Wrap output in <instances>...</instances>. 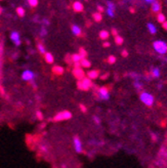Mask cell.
<instances>
[{"label": "cell", "instance_id": "cell-1", "mask_svg": "<svg viewBox=\"0 0 167 168\" xmlns=\"http://www.w3.org/2000/svg\"><path fill=\"white\" fill-rule=\"evenodd\" d=\"M139 99L144 105H146L147 107H152L154 105V96H152L150 92H147V91H142L141 94H139Z\"/></svg>", "mask_w": 167, "mask_h": 168}, {"label": "cell", "instance_id": "cell-2", "mask_svg": "<svg viewBox=\"0 0 167 168\" xmlns=\"http://www.w3.org/2000/svg\"><path fill=\"white\" fill-rule=\"evenodd\" d=\"M77 87L80 89V90H89V89L92 87V82H91V79H89L88 77H84L81 80H78L77 82Z\"/></svg>", "mask_w": 167, "mask_h": 168}, {"label": "cell", "instance_id": "cell-3", "mask_svg": "<svg viewBox=\"0 0 167 168\" xmlns=\"http://www.w3.org/2000/svg\"><path fill=\"white\" fill-rule=\"evenodd\" d=\"M72 146H73L75 153L77 154L83 153V143L78 135H74L73 136V139H72Z\"/></svg>", "mask_w": 167, "mask_h": 168}, {"label": "cell", "instance_id": "cell-4", "mask_svg": "<svg viewBox=\"0 0 167 168\" xmlns=\"http://www.w3.org/2000/svg\"><path fill=\"white\" fill-rule=\"evenodd\" d=\"M153 47L159 55H166L167 53V43L161 40H157L153 43Z\"/></svg>", "mask_w": 167, "mask_h": 168}, {"label": "cell", "instance_id": "cell-5", "mask_svg": "<svg viewBox=\"0 0 167 168\" xmlns=\"http://www.w3.org/2000/svg\"><path fill=\"white\" fill-rule=\"evenodd\" d=\"M72 118V113L70 111H61L58 114H55V116L53 117V121L55 122H61V121H67L70 120Z\"/></svg>", "mask_w": 167, "mask_h": 168}, {"label": "cell", "instance_id": "cell-6", "mask_svg": "<svg viewBox=\"0 0 167 168\" xmlns=\"http://www.w3.org/2000/svg\"><path fill=\"white\" fill-rule=\"evenodd\" d=\"M98 96L99 99L102 101H108L110 99V91L106 86H103V87H99L98 90Z\"/></svg>", "mask_w": 167, "mask_h": 168}, {"label": "cell", "instance_id": "cell-7", "mask_svg": "<svg viewBox=\"0 0 167 168\" xmlns=\"http://www.w3.org/2000/svg\"><path fill=\"white\" fill-rule=\"evenodd\" d=\"M34 78H35V74L31 71V70H25V71L22 73V79L24 81L30 82V81L34 80Z\"/></svg>", "mask_w": 167, "mask_h": 168}, {"label": "cell", "instance_id": "cell-8", "mask_svg": "<svg viewBox=\"0 0 167 168\" xmlns=\"http://www.w3.org/2000/svg\"><path fill=\"white\" fill-rule=\"evenodd\" d=\"M73 75H74V77L76 78V79H78V80H81V79H83V78L85 77V73L82 70L81 67H80V68H74Z\"/></svg>", "mask_w": 167, "mask_h": 168}, {"label": "cell", "instance_id": "cell-9", "mask_svg": "<svg viewBox=\"0 0 167 168\" xmlns=\"http://www.w3.org/2000/svg\"><path fill=\"white\" fill-rule=\"evenodd\" d=\"M10 39H12V41H13L15 45H20L21 44V39H20V34L18 33V32H12V34H10Z\"/></svg>", "mask_w": 167, "mask_h": 168}, {"label": "cell", "instance_id": "cell-10", "mask_svg": "<svg viewBox=\"0 0 167 168\" xmlns=\"http://www.w3.org/2000/svg\"><path fill=\"white\" fill-rule=\"evenodd\" d=\"M151 8H152L153 12L159 13L160 12V9H161V3L159 1H157V0H155L154 2H152V6H151Z\"/></svg>", "mask_w": 167, "mask_h": 168}, {"label": "cell", "instance_id": "cell-11", "mask_svg": "<svg viewBox=\"0 0 167 168\" xmlns=\"http://www.w3.org/2000/svg\"><path fill=\"white\" fill-rule=\"evenodd\" d=\"M86 75H87V77L89 78V79L94 80L99 77V72L98 71V70H90V71H88L87 73H86Z\"/></svg>", "mask_w": 167, "mask_h": 168}, {"label": "cell", "instance_id": "cell-12", "mask_svg": "<svg viewBox=\"0 0 167 168\" xmlns=\"http://www.w3.org/2000/svg\"><path fill=\"white\" fill-rule=\"evenodd\" d=\"M72 7H73L74 12H81L83 8H84V7H83V4L80 1H75L73 5H72Z\"/></svg>", "mask_w": 167, "mask_h": 168}, {"label": "cell", "instance_id": "cell-13", "mask_svg": "<svg viewBox=\"0 0 167 168\" xmlns=\"http://www.w3.org/2000/svg\"><path fill=\"white\" fill-rule=\"evenodd\" d=\"M52 73L55 75H63L64 73V68L61 67V66H55L52 68Z\"/></svg>", "mask_w": 167, "mask_h": 168}, {"label": "cell", "instance_id": "cell-14", "mask_svg": "<svg viewBox=\"0 0 167 168\" xmlns=\"http://www.w3.org/2000/svg\"><path fill=\"white\" fill-rule=\"evenodd\" d=\"M160 74H161V72H160V69L159 68H152V70H151V76L152 77H154V78H159L160 77Z\"/></svg>", "mask_w": 167, "mask_h": 168}, {"label": "cell", "instance_id": "cell-15", "mask_svg": "<svg viewBox=\"0 0 167 168\" xmlns=\"http://www.w3.org/2000/svg\"><path fill=\"white\" fill-rule=\"evenodd\" d=\"M44 59H45V62H46L47 64H52L53 61H55L53 55L50 52H45L44 53Z\"/></svg>", "mask_w": 167, "mask_h": 168}, {"label": "cell", "instance_id": "cell-16", "mask_svg": "<svg viewBox=\"0 0 167 168\" xmlns=\"http://www.w3.org/2000/svg\"><path fill=\"white\" fill-rule=\"evenodd\" d=\"M39 148H40V151H41L42 153H44V154L48 153V152H49V150H50V147H49V146H48L47 143H40Z\"/></svg>", "mask_w": 167, "mask_h": 168}, {"label": "cell", "instance_id": "cell-17", "mask_svg": "<svg viewBox=\"0 0 167 168\" xmlns=\"http://www.w3.org/2000/svg\"><path fill=\"white\" fill-rule=\"evenodd\" d=\"M80 66H81L82 68H90L91 67V63L86 58L85 59H81V61H80Z\"/></svg>", "mask_w": 167, "mask_h": 168}, {"label": "cell", "instance_id": "cell-18", "mask_svg": "<svg viewBox=\"0 0 167 168\" xmlns=\"http://www.w3.org/2000/svg\"><path fill=\"white\" fill-rule=\"evenodd\" d=\"M72 33H73L75 36H80V35H81V29H80L77 25H73L72 26Z\"/></svg>", "mask_w": 167, "mask_h": 168}, {"label": "cell", "instance_id": "cell-19", "mask_svg": "<svg viewBox=\"0 0 167 168\" xmlns=\"http://www.w3.org/2000/svg\"><path fill=\"white\" fill-rule=\"evenodd\" d=\"M92 18L94 22H98V23H99L102 20H103V15H102V12H94L92 15Z\"/></svg>", "mask_w": 167, "mask_h": 168}, {"label": "cell", "instance_id": "cell-20", "mask_svg": "<svg viewBox=\"0 0 167 168\" xmlns=\"http://www.w3.org/2000/svg\"><path fill=\"white\" fill-rule=\"evenodd\" d=\"M109 37H110V33L108 31L103 30V31L99 32V38H101L102 40H107Z\"/></svg>", "mask_w": 167, "mask_h": 168}, {"label": "cell", "instance_id": "cell-21", "mask_svg": "<svg viewBox=\"0 0 167 168\" xmlns=\"http://www.w3.org/2000/svg\"><path fill=\"white\" fill-rule=\"evenodd\" d=\"M71 61L73 62V63H80L81 56H80L79 53H74V55H71Z\"/></svg>", "mask_w": 167, "mask_h": 168}, {"label": "cell", "instance_id": "cell-22", "mask_svg": "<svg viewBox=\"0 0 167 168\" xmlns=\"http://www.w3.org/2000/svg\"><path fill=\"white\" fill-rule=\"evenodd\" d=\"M147 27H148V30H149V32L151 34H156V33H157V29H156V27L153 25L152 23L148 24Z\"/></svg>", "mask_w": 167, "mask_h": 168}, {"label": "cell", "instance_id": "cell-23", "mask_svg": "<svg viewBox=\"0 0 167 168\" xmlns=\"http://www.w3.org/2000/svg\"><path fill=\"white\" fill-rule=\"evenodd\" d=\"M133 85H134V87H135V89H137V90H142V86H144V85H142V83L139 79L134 81Z\"/></svg>", "mask_w": 167, "mask_h": 168}, {"label": "cell", "instance_id": "cell-24", "mask_svg": "<svg viewBox=\"0 0 167 168\" xmlns=\"http://www.w3.org/2000/svg\"><path fill=\"white\" fill-rule=\"evenodd\" d=\"M25 13H26V12H25V9H24L23 7H18L17 8V15L20 18H23L24 15H25Z\"/></svg>", "mask_w": 167, "mask_h": 168}, {"label": "cell", "instance_id": "cell-25", "mask_svg": "<svg viewBox=\"0 0 167 168\" xmlns=\"http://www.w3.org/2000/svg\"><path fill=\"white\" fill-rule=\"evenodd\" d=\"M157 21L159 22V23L163 24L164 22H165V15H164L163 13L159 12V13H158V15H157Z\"/></svg>", "mask_w": 167, "mask_h": 168}, {"label": "cell", "instance_id": "cell-26", "mask_svg": "<svg viewBox=\"0 0 167 168\" xmlns=\"http://www.w3.org/2000/svg\"><path fill=\"white\" fill-rule=\"evenodd\" d=\"M92 121H93V123L95 124V125H101V123H102L101 118H99V116H96V115L92 116Z\"/></svg>", "mask_w": 167, "mask_h": 168}, {"label": "cell", "instance_id": "cell-27", "mask_svg": "<svg viewBox=\"0 0 167 168\" xmlns=\"http://www.w3.org/2000/svg\"><path fill=\"white\" fill-rule=\"evenodd\" d=\"M123 38L119 36V35H117V36H115V42H116V44L117 45H121V44H123Z\"/></svg>", "mask_w": 167, "mask_h": 168}, {"label": "cell", "instance_id": "cell-28", "mask_svg": "<svg viewBox=\"0 0 167 168\" xmlns=\"http://www.w3.org/2000/svg\"><path fill=\"white\" fill-rule=\"evenodd\" d=\"M37 48H38V50H39V52L40 53H42V55H44L46 51H45V47H44V45L41 44V43H38V45H37Z\"/></svg>", "mask_w": 167, "mask_h": 168}, {"label": "cell", "instance_id": "cell-29", "mask_svg": "<svg viewBox=\"0 0 167 168\" xmlns=\"http://www.w3.org/2000/svg\"><path fill=\"white\" fill-rule=\"evenodd\" d=\"M88 143H89V146H101L102 145V143L96 139H89L88 140Z\"/></svg>", "mask_w": 167, "mask_h": 168}, {"label": "cell", "instance_id": "cell-30", "mask_svg": "<svg viewBox=\"0 0 167 168\" xmlns=\"http://www.w3.org/2000/svg\"><path fill=\"white\" fill-rule=\"evenodd\" d=\"M79 55L80 56H81V59H85L86 56H87V52H86V50L84 49V48H80L79 49Z\"/></svg>", "mask_w": 167, "mask_h": 168}, {"label": "cell", "instance_id": "cell-31", "mask_svg": "<svg viewBox=\"0 0 167 168\" xmlns=\"http://www.w3.org/2000/svg\"><path fill=\"white\" fill-rule=\"evenodd\" d=\"M28 4L31 7H36L38 5V0H28Z\"/></svg>", "mask_w": 167, "mask_h": 168}, {"label": "cell", "instance_id": "cell-32", "mask_svg": "<svg viewBox=\"0 0 167 168\" xmlns=\"http://www.w3.org/2000/svg\"><path fill=\"white\" fill-rule=\"evenodd\" d=\"M106 12H107V15H109L110 18H114V15H115L114 12H115V10L110 9V8H107V9H106Z\"/></svg>", "mask_w": 167, "mask_h": 168}, {"label": "cell", "instance_id": "cell-33", "mask_svg": "<svg viewBox=\"0 0 167 168\" xmlns=\"http://www.w3.org/2000/svg\"><path fill=\"white\" fill-rule=\"evenodd\" d=\"M116 62V58L114 55H110L109 58H108V63L109 64H114Z\"/></svg>", "mask_w": 167, "mask_h": 168}, {"label": "cell", "instance_id": "cell-34", "mask_svg": "<svg viewBox=\"0 0 167 168\" xmlns=\"http://www.w3.org/2000/svg\"><path fill=\"white\" fill-rule=\"evenodd\" d=\"M107 8H110V9H113V10H115V4L113 3V2H108L107 3Z\"/></svg>", "mask_w": 167, "mask_h": 168}, {"label": "cell", "instance_id": "cell-35", "mask_svg": "<svg viewBox=\"0 0 167 168\" xmlns=\"http://www.w3.org/2000/svg\"><path fill=\"white\" fill-rule=\"evenodd\" d=\"M151 137H152V139L154 140V142H157V140H158V135L156 133H154V132H152V133H151Z\"/></svg>", "mask_w": 167, "mask_h": 168}, {"label": "cell", "instance_id": "cell-36", "mask_svg": "<svg viewBox=\"0 0 167 168\" xmlns=\"http://www.w3.org/2000/svg\"><path fill=\"white\" fill-rule=\"evenodd\" d=\"M36 115H37V117H38V119H39V120H42V118H43V115H42V113L40 112V111H37Z\"/></svg>", "mask_w": 167, "mask_h": 168}, {"label": "cell", "instance_id": "cell-37", "mask_svg": "<svg viewBox=\"0 0 167 168\" xmlns=\"http://www.w3.org/2000/svg\"><path fill=\"white\" fill-rule=\"evenodd\" d=\"M121 55H122L123 58H126V56L128 55V52H127V50H126V49H123V50H122V52H121Z\"/></svg>", "mask_w": 167, "mask_h": 168}, {"label": "cell", "instance_id": "cell-38", "mask_svg": "<svg viewBox=\"0 0 167 168\" xmlns=\"http://www.w3.org/2000/svg\"><path fill=\"white\" fill-rule=\"evenodd\" d=\"M111 33H112V35H114V36H117V35H118V32H117V30H116V29H112Z\"/></svg>", "mask_w": 167, "mask_h": 168}, {"label": "cell", "instance_id": "cell-39", "mask_svg": "<svg viewBox=\"0 0 167 168\" xmlns=\"http://www.w3.org/2000/svg\"><path fill=\"white\" fill-rule=\"evenodd\" d=\"M40 33H42L41 35H42V36H44V35H46L47 32H46V30H45L44 28H42V29H41V31H40Z\"/></svg>", "mask_w": 167, "mask_h": 168}, {"label": "cell", "instance_id": "cell-40", "mask_svg": "<svg viewBox=\"0 0 167 168\" xmlns=\"http://www.w3.org/2000/svg\"><path fill=\"white\" fill-rule=\"evenodd\" d=\"M162 27H163V29L165 30V31H167V22L166 21L162 24Z\"/></svg>", "mask_w": 167, "mask_h": 168}, {"label": "cell", "instance_id": "cell-41", "mask_svg": "<svg viewBox=\"0 0 167 168\" xmlns=\"http://www.w3.org/2000/svg\"><path fill=\"white\" fill-rule=\"evenodd\" d=\"M98 10H99V12H104V7H103V6H101V5H98Z\"/></svg>", "mask_w": 167, "mask_h": 168}, {"label": "cell", "instance_id": "cell-42", "mask_svg": "<svg viewBox=\"0 0 167 168\" xmlns=\"http://www.w3.org/2000/svg\"><path fill=\"white\" fill-rule=\"evenodd\" d=\"M110 45H111V44H110L109 42H104V43H103V46H104V47H109Z\"/></svg>", "mask_w": 167, "mask_h": 168}, {"label": "cell", "instance_id": "cell-43", "mask_svg": "<svg viewBox=\"0 0 167 168\" xmlns=\"http://www.w3.org/2000/svg\"><path fill=\"white\" fill-rule=\"evenodd\" d=\"M80 109H81L82 112H86V108L83 105H80Z\"/></svg>", "mask_w": 167, "mask_h": 168}, {"label": "cell", "instance_id": "cell-44", "mask_svg": "<svg viewBox=\"0 0 167 168\" xmlns=\"http://www.w3.org/2000/svg\"><path fill=\"white\" fill-rule=\"evenodd\" d=\"M108 76H109V74H108V73H107V74H105L104 76H102L101 78H102V79H104V80H105V79H106V78L108 77Z\"/></svg>", "mask_w": 167, "mask_h": 168}, {"label": "cell", "instance_id": "cell-45", "mask_svg": "<svg viewBox=\"0 0 167 168\" xmlns=\"http://www.w3.org/2000/svg\"><path fill=\"white\" fill-rule=\"evenodd\" d=\"M155 0H145V2H147V3H152V2H154Z\"/></svg>", "mask_w": 167, "mask_h": 168}, {"label": "cell", "instance_id": "cell-46", "mask_svg": "<svg viewBox=\"0 0 167 168\" xmlns=\"http://www.w3.org/2000/svg\"><path fill=\"white\" fill-rule=\"evenodd\" d=\"M130 12H132V13L134 12V9L132 8V7H131V8H130Z\"/></svg>", "mask_w": 167, "mask_h": 168}, {"label": "cell", "instance_id": "cell-47", "mask_svg": "<svg viewBox=\"0 0 167 168\" xmlns=\"http://www.w3.org/2000/svg\"><path fill=\"white\" fill-rule=\"evenodd\" d=\"M2 13V8H1V6H0V15Z\"/></svg>", "mask_w": 167, "mask_h": 168}, {"label": "cell", "instance_id": "cell-48", "mask_svg": "<svg viewBox=\"0 0 167 168\" xmlns=\"http://www.w3.org/2000/svg\"><path fill=\"white\" fill-rule=\"evenodd\" d=\"M165 158H166V160H167V152H166V154H165Z\"/></svg>", "mask_w": 167, "mask_h": 168}]
</instances>
